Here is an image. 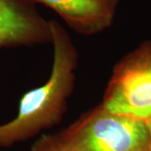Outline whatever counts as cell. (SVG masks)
<instances>
[{
  "label": "cell",
  "instance_id": "obj_4",
  "mask_svg": "<svg viewBox=\"0 0 151 151\" xmlns=\"http://www.w3.org/2000/svg\"><path fill=\"white\" fill-rule=\"evenodd\" d=\"M51 41L45 22L23 0H0V48Z\"/></svg>",
  "mask_w": 151,
  "mask_h": 151
},
{
  "label": "cell",
  "instance_id": "obj_2",
  "mask_svg": "<svg viewBox=\"0 0 151 151\" xmlns=\"http://www.w3.org/2000/svg\"><path fill=\"white\" fill-rule=\"evenodd\" d=\"M66 151H148L151 135L145 120L108 112L98 105L57 134Z\"/></svg>",
  "mask_w": 151,
  "mask_h": 151
},
{
  "label": "cell",
  "instance_id": "obj_1",
  "mask_svg": "<svg viewBox=\"0 0 151 151\" xmlns=\"http://www.w3.org/2000/svg\"><path fill=\"white\" fill-rule=\"evenodd\" d=\"M54 58L48 81L21 97L16 117L0 125V148H7L56 124L65 114L75 83L78 55L65 30L49 22Z\"/></svg>",
  "mask_w": 151,
  "mask_h": 151
},
{
  "label": "cell",
  "instance_id": "obj_8",
  "mask_svg": "<svg viewBox=\"0 0 151 151\" xmlns=\"http://www.w3.org/2000/svg\"><path fill=\"white\" fill-rule=\"evenodd\" d=\"M146 124H147V127H148V129H149V131H150V133L151 135V114L150 116L148 118V119L145 121Z\"/></svg>",
  "mask_w": 151,
  "mask_h": 151
},
{
  "label": "cell",
  "instance_id": "obj_3",
  "mask_svg": "<svg viewBox=\"0 0 151 151\" xmlns=\"http://www.w3.org/2000/svg\"><path fill=\"white\" fill-rule=\"evenodd\" d=\"M102 106L108 112L146 121L151 114V41L114 67Z\"/></svg>",
  "mask_w": 151,
  "mask_h": 151
},
{
  "label": "cell",
  "instance_id": "obj_5",
  "mask_svg": "<svg viewBox=\"0 0 151 151\" xmlns=\"http://www.w3.org/2000/svg\"><path fill=\"white\" fill-rule=\"evenodd\" d=\"M51 8L77 32L92 35L108 27L113 8L100 0H35Z\"/></svg>",
  "mask_w": 151,
  "mask_h": 151
},
{
  "label": "cell",
  "instance_id": "obj_6",
  "mask_svg": "<svg viewBox=\"0 0 151 151\" xmlns=\"http://www.w3.org/2000/svg\"><path fill=\"white\" fill-rule=\"evenodd\" d=\"M31 151H66L57 135H43L33 145Z\"/></svg>",
  "mask_w": 151,
  "mask_h": 151
},
{
  "label": "cell",
  "instance_id": "obj_7",
  "mask_svg": "<svg viewBox=\"0 0 151 151\" xmlns=\"http://www.w3.org/2000/svg\"><path fill=\"white\" fill-rule=\"evenodd\" d=\"M100 1H102L103 3H105L106 4H108L110 7L113 8L115 6V4H116V3H117L118 0H100Z\"/></svg>",
  "mask_w": 151,
  "mask_h": 151
},
{
  "label": "cell",
  "instance_id": "obj_9",
  "mask_svg": "<svg viewBox=\"0 0 151 151\" xmlns=\"http://www.w3.org/2000/svg\"><path fill=\"white\" fill-rule=\"evenodd\" d=\"M148 151H151V149H150V150H148Z\"/></svg>",
  "mask_w": 151,
  "mask_h": 151
}]
</instances>
